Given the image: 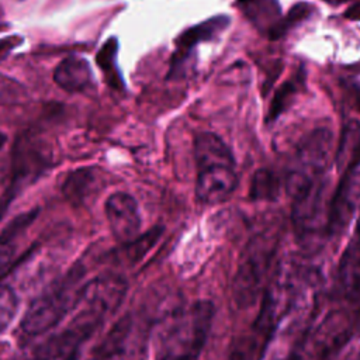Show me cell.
<instances>
[{
	"instance_id": "obj_28",
	"label": "cell",
	"mask_w": 360,
	"mask_h": 360,
	"mask_svg": "<svg viewBox=\"0 0 360 360\" xmlns=\"http://www.w3.org/2000/svg\"><path fill=\"white\" fill-rule=\"evenodd\" d=\"M345 360H360V353H352V354L347 356Z\"/></svg>"
},
{
	"instance_id": "obj_20",
	"label": "cell",
	"mask_w": 360,
	"mask_h": 360,
	"mask_svg": "<svg viewBox=\"0 0 360 360\" xmlns=\"http://www.w3.org/2000/svg\"><path fill=\"white\" fill-rule=\"evenodd\" d=\"M160 235H162V228L156 226L148 231L146 233H143L142 236H136L134 240L124 243L125 245L124 256L127 262L136 263L138 260H141L145 256V253H148V250L156 243Z\"/></svg>"
},
{
	"instance_id": "obj_1",
	"label": "cell",
	"mask_w": 360,
	"mask_h": 360,
	"mask_svg": "<svg viewBox=\"0 0 360 360\" xmlns=\"http://www.w3.org/2000/svg\"><path fill=\"white\" fill-rule=\"evenodd\" d=\"M197 165L195 195L202 204L226 201L238 186L235 159L225 142L211 132H201L194 141Z\"/></svg>"
},
{
	"instance_id": "obj_8",
	"label": "cell",
	"mask_w": 360,
	"mask_h": 360,
	"mask_svg": "<svg viewBox=\"0 0 360 360\" xmlns=\"http://www.w3.org/2000/svg\"><path fill=\"white\" fill-rule=\"evenodd\" d=\"M297 295L295 277H292V269L278 270L271 285L267 288L260 312L256 319V329L264 338H271L281 319L290 312L294 298Z\"/></svg>"
},
{
	"instance_id": "obj_9",
	"label": "cell",
	"mask_w": 360,
	"mask_h": 360,
	"mask_svg": "<svg viewBox=\"0 0 360 360\" xmlns=\"http://www.w3.org/2000/svg\"><path fill=\"white\" fill-rule=\"evenodd\" d=\"M105 215L118 242L128 243L138 236L141 228L139 208L135 198L128 193H112L105 201Z\"/></svg>"
},
{
	"instance_id": "obj_11",
	"label": "cell",
	"mask_w": 360,
	"mask_h": 360,
	"mask_svg": "<svg viewBox=\"0 0 360 360\" xmlns=\"http://www.w3.org/2000/svg\"><path fill=\"white\" fill-rule=\"evenodd\" d=\"M228 24L229 18L226 15H217L183 31L181 35L176 39V51L173 52L170 60L169 77L179 75L183 63L190 56L193 48L197 44L212 39L219 32H222L228 27Z\"/></svg>"
},
{
	"instance_id": "obj_30",
	"label": "cell",
	"mask_w": 360,
	"mask_h": 360,
	"mask_svg": "<svg viewBox=\"0 0 360 360\" xmlns=\"http://www.w3.org/2000/svg\"><path fill=\"white\" fill-rule=\"evenodd\" d=\"M4 142H6V135L3 134V132H0V149L3 148V145H4Z\"/></svg>"
},
{
	"instance_id": "obj_18",
	"label": "cell",
	"mask_w": 360,
	"mask_h": 360,
	"mask_svg": "<svg viewBox=\"0 0 360 360\" xmlns=\"http://www.w3.org/2000/svg\"><path fill=\"white\" fill-rule=\"evenodd\" d=\"M280 179L270 169H259L255 172L248 197L252 201H273L280 193Z\"/></svg>"
},
{
	"instance_id": "obj_22",
	"label": "cell",
	"mask_w": 360,
	"mask_h": 360,
	"mask_svg": "<svg viewBox=\"0 0 360 360\" xmlns=\"http://www.w3.org/2000/svg\"><path fill=\"white\" fill-rule=\"evenodd\" d=\"M18 308V298L8 285L0 284V333L14 321Z\"/></svg>"
},
{
	"instance_id": "obj_21",
	"label": "cell",
	"mask_w": 360,
	"mask_h": 360,
	"mask_svg": "<svg viewBox=\"0 0 360 360\" xmlns=\"http://www.w3.org/2000/svg\"><path fill=\"white\" fill-rule=\"evenodd\" d=\"M297 94V86L294 82L288 80L285 83H283L277 91L274 93L270 107H269V112H267V121L271 122L274 120H277L292 103L294 97Z\"/></svg>"
},
{
	"instance_id": "obj_27",
	"label": "cell",
	"mask_w": 360,
	"mask_h": 360,
	"mask_svg": "<svg viewBox=\"0 0 360 360\" xmlns=\"http://www.w3.org/2000/svg\"><path fill=\"white\" fill-rule=\"evenodd\" d=\"M228 360H246V356L242 350L239 349H235L229 356H228Z\"/></svg>"
},
{
	"instance_id": "obj_16",
	"label": "cell",
	"mask_w": 360,
	"mask_h": 360,
	"mask_svg": "<svg viewBox=\"0 0 360 360\" xmlns=\"http://www.w3.org/2000/svg\"><path fill=\"white\" fill-rule=\"evenodd\" d=\"M117 53H118V41L115 37H111L98 49L96 62H97L100 70L103 72L107 84L110 87H112L114 90L122 91L125 89V84H124L122 76L118 70Z\"/></svg>"
},
{
	"instance_id": "obj_6",
	"label": "cell",
	"mask_w": 360,
	"mask_h": 360,
	"mask_svg": "<svg viewBox=\"0 0 360 360\" xmlns=\"http://www.w3.org/2000/svg\"><path fill=\"white\" fill-rule=\"evenodd\" d=\"M103 319L104 316L96 311L83 307L73 322L39 347L34 360H76L83 342L93 335Z\"/></svg>"
},
{
	"instance_id": "obj_23",
	"label": "cell",
	"mask_w": 360,
	"mask_h": 360,
	"mask_svg": "<svg viewBox=\"0 0 360 360\" xmlns=\"http://www.w3.org/2000/svg\"><path fill=\"white\" fill-rule=\"evenodd\" d=\"M360 166V136L359 139L356 141L350 155H349V159H347V163L345 166V172L347 173H354V170Z\"/></svg>"
},
{
	"instance_id": "obj_7",
	"label": "cell",
	"mask_w": 360,
	"mask_h": 360,
	"mask_svg": "<svg viewBox=\"0 0 360 360\" xmlns=\"http://www.w3.org/2000/svg\"><path fill=\"white\" fill-rule=\"evenodd\" d=\"M94 357L98 360H145L146 332L141 321L125 315L108 332Z\"/></svg>"
},
{
	"instance_id": "obj_3",
	"label": "cell",
	"mask_w": 360,
	"mask_h": 360,
	"mask_svg": "<svg viewBox=\"0 0 360 360\" xmlns=\"http://www.w3.org/2000/svg\"><path fill=\"white\" fill-rule=\"evenodd\" d=\"M278 243V232L266 229L245 245L232 283L233 301L239 308H249L257 301L277 255Z\"/></svg>"
},
{
	"instance_id": "obj_12",
	"label": "cell",
	"mask_w": 360,
	"mask_h": 360,
	"mask_svg": "<svg viewBox=\"0 0 360 360\" xmlns=\"http://www.w3.org/2000/svg\"><path fill=\"white\" fill-rule=\"evenodd\" d=\"M53 80L69 93L84 91L93 84L91 68L82 56H68L55 68Z\"/></svg>"
},
{
	"instance_id": "obj_10",
	"label": "cell",
	"mask_w": 360,
	"mask_h": 360,
	"mask_svg": "<svg viewBox=\"0 0 360 360\" xmlns=\"http://www.w3.org/2000/svg\"><path fill=\"white\" fill-rule=\"evenodd\" d=\"M125 291L124 280L117 276H103L86 283L80 304L105 316L118 308Z\"/></svg>"
},
{
	"instance_id": "obj_17",
	"label": "cell",
	"mask_w": 360,
	"mask_h": 360,
	"mask_svg": "<svg viewBox=\"0 0 360 360\" xmlns=\"http://www.w3.org/2000/svg\"><path fill=\"white\" fill-rule=\"evenodd\" d=\"M35 215H37V210L31 211V212L21 214V215L15 217L0 232V270L4 269L6 264H8V262L11 260V257L14 255V250H15L18 236L35 219Z\"/></svg>"
},
{
	"instance_id": "obj_24",
	"label": "cell",
	"mask_w": 360,
	"mask_h": 360,
	"mask_svg": "<svg viewBox=\"0 0 360 360\" xmlns=\"http://www.w3.org/2000/svg\"><path fill=\"white\" fill-rule=\"evenodd\" d=\"M21 42L20 38L17 37H8L0 41V60L4 59L7 56L8 52H11L15 46H18V44Z\"/></svg>"
},
{
	"instance_id": "obj_19",
	"label": "cell",
	"mask_w": 360,
	"mask_h": 360,
	"mask_svg": "<svg viewBox=\"0 0 360 360\" xmlns=\"http://www.w3.org/2000/svg\"><path fill=\"white\" fill-rule=\"evenodd\" d=\"M314 11V6L309 3H297L294 4L290 11L285 15H281V18L269 30V38L270 39H278L284 37L292 27L300 24L301 21L307 20Z\"/></svg>"
},
{
	"instance_id": "obj_5",
	"label": "cell",
	"mask_w": 360,
	"mask_h": 360,
	"mask_svg": "<svg viewBox=\"0 0 360 360\" xmlns=\"http://www.w3.org/2000/svg\"><path fill=\"white\" fill-rule=\"evenodd\" d=\"M332 155V134L321 128L311 132L297 149L287 173V191L291 195L297 190L326 177V169Z\"/></svg>"
},
{
	"instance_id": "obj_4",
	"label": "cell",
	"mask_w": 360,
	"mask_h": 360,
	"mask_svg": "<svg viewBox=\"0 0 360 360\" xmlns=\"http://www.w3.org/2000/svg\"><path fill=\"white\" fill-rule=\"evenodd\" d=\"M214 307L208 301L193 304L172 326L158 360H198L208 338Z\"/></svg>"
},
{
	"instance_id": "obj_15",
	"label": "cell",
	"mask_w": 360,
	"mask_h": 360,
	"mask_svg": "<svg viewBox=\"0 0 360 360\" xmlns=\"http://www.w3.org/2000/svg\"><path fill=\"white\" fill-rule=\"evenodd\" d=\"M235 6L260 31L269 32L281 18L278 0H236Z\"/></svg>"
},
{
	"instance_id": "obj_29",
	"label": "cell",
	"mask_w": 360,
	"mask_h": 360,
	"mask_svg": "<svg viewBox=\"0 0 360 360\" xmlns=\"http://www.w3.org/2000/svg\"><path fill=\"white\" fill-rule=\"evenodd\" d=\"M325 1H328V3H330V4H342V3H346V1H349V0H325Z\"/></svg>"
},
{
	"instance_id": "obj_25",
	"label": "cell",
	"mask_w": 360,
	"mask_h": 360,
	"mask_svg": "<svg viewBox=\"0 0 360 360\" xmlns=\"http://www.w3.org/2000/svg\"><path fill=\"white\" fill-rule=\"evenodd\" d=\"M345 17L352 20V21H360V1L352 4L346 13H345Z\"/></svg>"
},
{
	"instance_id": "obj_13",
	"label": "cell",
	"mask_w": 360,
	"mask_h": 360,
	"mask_svg": "<svg viewBox=\"0 0 360 360\" xmlns=\"http://www.w3.org/2000/svg\"><path fill=\"white\" fill-rule=\"evenodd\" d=\"M338 280L345 291H360V215L357 218L352 239L339 260Z\"/></svg>"
},
{
	"instance_id": "obj_31",
	"label": "cell",
	"mask_w": 360,
	"mask_h": 360,
	"mask_svg": "<svg viewBox=\"0 0 360 360\" xmlns=\"http://www.w3.org/2000/svg\"><path fill=\"white\" fill-rule=\"evenodd\" d=\"M89 360H98L97 357H91V359H89Z\"/></svg>"
},
{
	"instance_id": "obj_2",
	"label": "cell",
	"mask_w": 360,
	"mask_h": 360,
	"mask_svg": "<svg viewBox=\"0 0 360 360\" xmlns=\"http://www.w3.org/2000/svg\"><path fill=\"white\" fill-rule=\"evenodd\" d=\"M82 266H75L49 290L37 297L21 319V329L28 336H38L59 323L66 314L80 304L86 283Z\"/></svg>"
},
{
	"instance_id": "obj_14",
	"label": "cell",
	"mask_w": 360,
	"mask_h": 360,
	"mask_svg": "<svg viewBox=\"0 0 360 360\" xmlns=\"http://www.w3.org/2000/svg\"><path fill=\"white\" fill-rule=\"evenodd\" d=\"M100 184L101 180L96 174L94 169L82 167L66 177L63 183V194L72 204L80 205L98 191L101 187Z\"/></svg>"
},
{
	"instance_id": "obj_26",
	"label": "cell",
	"mask_w": 360,
	"mask_h": 360,
	"mask_svg": "<svg viewBox=\"0 0 360 360\" xmlns=\"http://www.w3.org/2000/svg\"><path fill=\"white\" fill-rule=\"evenodd\" d=\"M352 103L354 108L360 112V87H354L352 91Z\"/></svg>"
}]
</instances>
